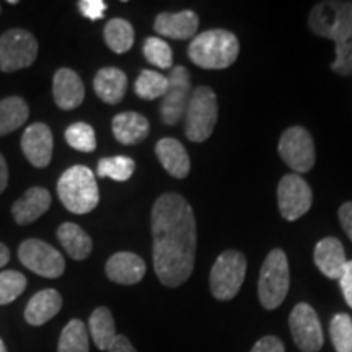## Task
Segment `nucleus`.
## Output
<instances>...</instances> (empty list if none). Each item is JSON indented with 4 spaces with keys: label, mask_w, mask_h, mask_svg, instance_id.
<instances>
[{
    "label": "nucleus",
    "mask_w": 352,
    "mask_h": 352,
    "mask_svg": "<svg viewBox=\"0 0 352 352\" xmlns=\"http://www.w3.org/2000/svg\"><path fill=\"white\" fill-rule=\"evenodd\" d=\"M57 239H59L60 245L65 250V253L76 261H83L90 256L91 250H94V243L88 233L78 227L77 223L65 222L57 228Z\"/></svg>",
    "instance_id": "b1692460"
},
{
    "label": "nucleus",
    "mask_w": 352,
    "mask_h": 352,
    "mask_svg": "<svg viewBox=\"0 0 352 352\" xmlns=\"http://www.w3.org/2000/svg\"><path fill=\"white\" fill-rule=\"evenodd\" d=\"M57 196L69 212L77 215L91 212L100 202L94 171L83 165L70 166L57 182Z\"/></svg>",
    "instance_id": "20e7f679"
},
{
    "label": "nucleus",
    "mask_w": 352,
    "mask_h": 352,
    "mask_svg": "<svg viewBox=\"0 0 352 352\" xmlns=\"http://www.w3.org/2000/svg\"><path fill=\"white\" fill-rule=\"evenodd\" d=\"M111 129L118 142L122 145H135L147 139L148 132H151V124L142 114L126 111L113 118Z\"/></svg>",
    "instance_id": "412c9836"
},
{
    "label": "nucleus",
    "mask_w": 352,
    "mask_h": 352,
    "mask_svg": "<svg viewBox=\"0 0 352 352\" xmlns=\"http://www.w3.org/2000/svg\"><path fill=\"white\" fill-rule=\"evenodd\" d=\"M153 270L165 287H179L191 277L197 232L191 204L182 195L165 192L152 206Z\"/></svg>",
    "instance_id": "f257e3e1"
},
{
    "label": "nucleus",
    "mask_w": 352,
    "mask_h": 352,
    "mask_svg": "<svg viewBox=\"0 0 352 352\" xmlns=\"http://www.w3.org/2000/svg\"><path fill=\"white\" fill-rule=\"evenodd\" d=\"M19 258L25 267L47 279H57L65 271L63 254L54 246L38 239L25 240L19 248Z\"/></svg>",
    "instance_id": "9d476101"
},
{
    "label": "nucleus",
    "mask_w": 352,
    "mask_h": 352,
    "mask_svg": "<svg viewBox=\"0 0 352 352\" xmlns=\"http://www.w3.org/2000/svg\"><path fill=\"white\" fill-rule=\"evenodd\" d=\"M8 261H10V250L3 243H0V267L6 266Z\"/></svg>",
    "instance_id": "a19ab883"
},
{
    "label": "nucleus",
    "mask_w": 352,
    "mask_h": 352,
    "mask_svg": "<svg viewBox=\"0 0 352 352\" xmlns=\"http://www.w3.org/2000/svg\"><path fill=\"white\" fill-rule=\"evenodd\" d=\"M340 285L342 289V294H344L347 305L352 308V261H347L344 272L340 277Z\"/></svg>",
    "instance_id": "e433bc0d"
},
{
    "label": "nucleus",
    "mask_w": 352,
    "mask_h": 352,
    "mask_svg": "<svg viewBox=\"0 0 352 352\" xmlns=\"http://www.w3.org/2000/svg\"><path fill=\"white\" fill-rule=\"evenodd\" d=\"M104 43L116 54H124L134 46L135 33L129 21L124 19H113L104 26Z\"/></svg>",
    "instance_id": "bb28decb"
},
{
    "label": "nucleus",
    "mask_w": 352,
    "mask_h": 352,
    "mask_svg": "<svg viewBox=\"0 0 352 352\" xmlns=\"http://www.w3.org/2000/svg\"><path fill=\"white\" fill-rule=\"evenodd\" d=\"M52 132L44 122H34L28 126L21 135V151L26 160L36 168H46L52 158Z\"/></svg>",
    "instance_id": "4468645a"
},
{
    "label": "nucleus",
    "mask_w": 352,
    "mask_h": 352,
    "mask_svg": "<svg viewBox=\"0 0 352 352\" xmlns=\"http://www.w3.org/2000/svg\"><path fill=\"white\" fill-rule=\"evenodd\" d=\"M246 276V258L236 250H227L215 259L210 270L209 285L217 300L227 302L236 297Z\"/></svg>",
    "instance_id": "0eeeda50"
},
{
    "label": "nucleus",
    "mask_w": 352,
    "mask_h": 352,
    "mask_svg": "<svg viewBox=\"0 0 352 352\" xmlns=\"http://www.w3.org/2000/svg\"><path fill=\"white\" fill-rule=\"evenodd\" d=\"M192 95L191 77L186 67L175 65L168 76V90L162 98L160 116L164 124L175 126L184 118Z\"/></svg>",
    "instance_id": "9b49d317"
},
{
    "label": "nucleus",
    "mask_w": 352,
    "mask_h": 352,
    "mask_svg": "<svg viewBox=\"0 0 352 352\" xmlns=\"http://www.w3.org/2000/svg\"><path fill=\"white\" fill-rule=\"evenodd\" d=\"M88 331L82 320H70L63 329L57 352H88Z\"/></svg>",
    "instance_id": "c85d7f7f"
},
{
    "label": "nucleus",
    "mask_w": 352,
    "mask_h": 352,
    "mask_svg": "<svg viewBox=\"0 0 352 352\" xmlns=\"http://www.w3.org/2000/svg\"><path fill=\"white\" fill-rule=\"evenodd\" d=\"M52 96L57 107L64 111L80 107L85 98V85L76 70L67 67L57 70L52 80Z\"/></svg>",
    "instance_id": "2eb2a0df"
},
{
    "label": "nucleus",
    "mask_w": 352,
    "mask_h": 352,
    "mask_svg": "<svg viewBox=\"0 0 352 352\" xmlns=\"http://www.w3.org/2000/svg\"><path fill=\"white\" fill-rule=\"evenodd\" d=\"M51 195L46 188H30L20 199L12 206V215L19 226H30L51 208Z\"/></svg>",
    "instance_id": "a211bd4d"
},
{
    "label": "nucleus",
    "mask_w": 352,
    "mask_h": 352,
    "mask_svg": "<svg viewBox=\"0 0 352 352\" xmlns=\"http://www.w3.org/2000/svg\"><path fill=\"white\" fill-rule=\"evenodd\" d=\"M166 90H168V77L155 70H142L134 83L135 95L142 100L164 98Z\"/></svg>",
    "instance_id": "cd10ccee"
},
{
    "label": "nucleus",
    "mask_w": 352,
    "mask_h": 352,
    "mask_svg": "<svg viewBox=\"0 0 352 352\" xmlns=\"http://www.w3.org/2000/svg\"><path fill=\"white\" fill-rule=\"evenodd\" d=\"M240 54V43L227 30H208L196 34L188 47L192 64L208 70H222L235 64Z\"/></svg>",
    "instance_id": "7ed1b4c3"
},
{
    "label": "nucleus",
    "mask_w": 352,
    "mask_h": 352,
    "mask_svg": "<svg viewBox=\"0 0 352 352\" xmlns=\"http://www.w3.org/2000/svg\"><path fill=\"white\" fill-rule=\"evenodd\" d=\"M290 285L287 254L276 248L264 259L258 280V298L266 310H276L285 300Z\"/></svg>",
    "instance_id": "39448f33"
},
{
    "label": "nucleus",
    "mask_w": 352,
    "mask_h": 352,
    "mask_svg": "<svg viewBox=\"0 0 352 352\" xmlns=\"http://www.w3.org/2000/svg\"><path fill=\"white\" fill-rule=\"evenodd\" d=\"M65 140L78 152H94L96 148V135L94 127L87 122H74L65 129Z\"/></svg>",
    "instance_id": "473e14b6"
},
{
    "label": "nucleus",
    "mask_w": 352,
    "mask_h": 352,
    "mask_svg": "<svg viewBox=\"0 0 352 352\" xmlns=\"http://www.w3.org/2000/svg\"><path fill=\"white\" fill-rule=\"evenodd\" d=\"M38 41L21 28L8 30L0 36V70L16 72L30 67L38 57Z\"/></svg>",
    "instance_id": "6e6552de"
},
{
    "label": "nucleus",
    "mask_w": 352,
    "mask_h": 352,
    "mask_svg": "<svg viewBox=\"0 0 352 352\" xmlns=\"http://www.w3.org/2000/svg\"><path fill=\"white\" fill-rule=\"evenodd\" d=\"M155 153L166 173L173 178L183 179L191 171V160H189L186 148L179 140L171 138L160 139L155 145Z\"/></svg>",
    "instance_id": "aec40b11"
},
{
    "label": "nucleus",
    "mask_w": 352,
    "mask_h": 352,
    "mask_svg": "<svg viewBox=\"0 0 352 352\" xmlns=\"http://www.w3.org/2000/svg\"><path fill=\"white\" fill-rule=\"evenodd\" d=\"M95 94L108 104L121 103L127 91V77L121 69L103 67L94 78Z\"/></svg>",
    "instance_id": "5701e85b"
},
{
    "label": "nucleus",
    "mask_w": 352,
    "mask_h": 352,
    "mask_svg": "<svg viewBox=\"0 0 352 352\" xmlns=\"http://www.w3.org/2000/svg\"><path fill=\"white\" fill-rule=\"evenodd\" d=\"M88 327H90L91 340L100 351H108L118 338L113 314L107 307L95 308L94 314L90 315Z\"/></svg>",
    "instance_id": "393cba45"
},
{
    "label": "nucleus",
    "mask_w": 352,
    "mask_h": 352,
    "mask_svg": "<svg viewBox=\"0 0 352 352\" xmlns=\"http://www.w3.org/2000/svg\"><path fill=\"white\" fill-rule=\"evenodd\" d=\"M135 171V162L131 157L118 155L101 158L96 173L101 178H111L114 182H127Z\"/></svg>",
    "instance_id": "c756f323"
},
{
    "label": "nucleus",
    "mask_w": 352,
    "mask_h": 352,
    "mask_svg": "<svg viewBox=\"0 0 352 352\" xmlns=\"http://www.w3.org/2000/svg\"><path fill=\"white\" fill-rule=\"evenodd\" d=\"M279 155L297 173H307L315 165L314 138L305 127L292 126L283 132L279 139Z\"/></svg>",
    "instance_id": "1a4fd4ad"
},
{
    "label": "nucleus",
    "mask_w": 352,
    "mask_h": 352,
    "mask_svg": "<svg viewBox=\"0 0 352 352\" xmlns=\"http://www.w3.org/2000/svg\"><path fill=\"white\" fill-rule=\"evenodd\" d=\"M63 308V297L56 289H44L30 298L25 308V320L32 327H41L59 314Z\"/></svg>",
    "instance_id": "4be33fe9"
},
{
    "label": "nucleus",
    "mask_w": 352,
    "mask_h": 352,
    "mask_svg": "<svg viewBox=\"0 0 352 352\" xmlns=\"http://www.w3.org/2000/svg\"><path fill=\"white\" fill-rule=\"evenodd\" d=\"M30 116V108L20 96L0 100V138L20 129Z\"/></svg>",
    "instance_id": "a878e982"
},
{
    "label": "nucleus",
    "mask_w": 352,
    "mask_h": 352,
    "mask_svg": "<svg viewBox=\"0 0 352 352\" xmlns=\"http://www.w3.org/2000/svg\"><path fill=\"white\" fill-rule=\"evenodd\" d=\"M153 28L162 36L183 41V39L196 36L197 28H199V16L192 10H183L178 13L162 12L160 15H157Z\"/></svg>",
    "instance_id": "f3484780"
},
{
    "label": "nucleus",
    "mask_w": 352,
    "mask_h": 352,
    "mask_svg": "<svg viewBox=\"0 0 352 352\" xmlns=\"http://www.w3.org/2000/svg\"><path fill=\"white\" fill-rule=\"evenodd\" d=\"M144 56L147 63L158 69H173V51L162 38L151 36L145 39Z\"/></svg>",
    "instance_id": "7c9ffc66"
},
{
    "label": "nucleus",
    "mask_w": 352,
    "mask_h": 352,
    "mask_svg": "<svg viewBox=\"0 0 352 352\" xmlns=\"http://www.w3.org/2000/svg\"><path fill=\"white\" fill-rule=\"evenodd\" d=\"M314 195L308 183L300 175L290 173L283 176L277 186V204L280 215L289 222L300 219L311 208Z\"/></svg>",
    "instance_id": "f8f14e48"
},
{
    "label": "nucleus",
    "mask_w": 352,
    "mask_h": 352,
    "mask_svg": "<svg viewBox=\"0 0 352 352\" xmlns=\"http://www.w3.org/2000/svg\"><path fill=\"white\" fill-rule=\"evenodd\" d=\"M217 95L210 87H197L192 90L188 109L184 113V132L191 142H204L212 135L217 124Z\"/></svg>",
    "instance_id": "423d86ee"
},
{
    "label": "nucleus",
    "mask_w": 352,
    "mask_h": 352,
    "mask_svg": "<svg viewBox=\"0 0 352 352\" xmlns=\"http://www.w3.org/2000/svg\"><path fill=\"white\" fill-rule=\"evenodd\" d=\"M314 259L316 267L324 276L334 280H340L347 264L344 246H342L340 240L334 239V236H327V239L320 240L316 243Z\"/></svg>",
    "instance_id": "6ab92c4d"
},
{
    "label": "nucleus",
    "mask_w": 352,
    "mask_h": 352,
    "mask_svg": "<svg viewBox=\"0 0 352 352\" xmlns=\"http://www.w3.org/2000/svg\"><path fill=\"white\" fill-rule=\"evenodd\" d=\"M77 6L82 15L91 21L103 19L108 8L107 2H103V0H80Z\"/></svg>",
    "instance_id": "f704fd0d"
},
{
    "label": "nucleus",
    "mask_w": 352,
    "mask_h": 352,
    "mask_svg": "<svg viewBox=\"0 0 352 352\" xmlns=\"http://www.w3.org/2000/svg\"><path fill=\"white\" fill-rule=\"evenodd\" d=\"M104 271H107L108 279L111 283L121 285H134L144 279L147 266H145L144 259L135 253L120 252L114 253L108 259Z\"/></svg>",
    "instance_id": "dca6fc26"
},
{
    "label": "nucleus",
    "mask_w": 352,
    "mask_h": 352,
    "mask_svg": "<svg viewBox=\"0 0 352 352\" xmlns=\"http://www.w3.org/2000/svg\"><path fill=\"white\" fill-rule=\"evenodd\" d=\"M308 26L318 36L336 43L333 72L352 76V2L324 0L316 3L308 16Z\"/></svg>",
    "instance_id": "f03ea898"
},
{
    "label": "nucleus",
    "mask_w": 352,
    "mask_h": 352,
    "mask_svg": "<svg viewBox=\"0 0 352 352\" xmlns=\"http://www.w3.org/2000/svg\"><path fill=\"white\" fill-rule=\"evenodd\" d=\"M329 336L336 352H352V318L346 314L333 316Z\"/></svg>",
    "instance_id": "2f4dec72"
},
{
    "label": "nucleus",
    "mask_w": 352,
    "mask_h": 352,
    "mask_svg": "<svg viewBox=\"0 0 352 352\" xmlns=\"http://www.w3.org/2000/svg\"><path fill=\"white\" fill-rule=\"evenodd\" d=\"M338 217H340L342 230L346 232V235L352 241V201L344 202L341 206L340 210H338Z\"/></svg>",
    "instance_id": "4c0bfd02"
},
{
    "label": "nucleus",
    "mask_w": 352,
    "mask_h": 352,
    "mask_svg": "<svg viewBox=\"0 0 352 352\" xmlns=\"http://www.w3.org/2000/svg\"><path fill=\"white\" fill-rule=\"evenodd\" d=\"M289 327L294 342L302 352H318L323 347V329L318 315L308 303L302 302L294 307L289 316Z\"/></svg>",
    "instance_id": "ddd939ff"
},
{
    "label": "nucleus",
    "mask_w": 352,
    "mask_h": 352,
    "mask_svg": "<svg viewBox=\"0 0 352 352\" xmlns=\"http://www.w3.org/2000/svg\"><path fill=\"white\" fill-rule=\"evenodd\" d=\"M8 184V166L6 158H3L2 153H0V195L6 191Z\"/></svg>",
    "instance_id": "ea45409f"
},
{
    "label": "nucleus",
    "mask_w": 352,
    "mask_h": 352,
    "mask_svg": "<svg viewBox=\"0 0 352 352\" xmlns=\"http://www.w3.org/2000/svg\"><path fill=\"white\" fill-rule=\"evenodd\" d=\"M0 352H7V347H6V344H3L2 338H0Z\"/></svg>",
    "instance_id": "79ce46f5"
},
{
    "label": "nucleus",
    "mask_w": 352,
    "mask_h": 352,
    "mask_svg": "<svg viewBox=\"0 0 352 352\" xmlns=\"http://www.w3.org/2000/svg\"><path fill=\"white\" fill-rule=\"evenodd\" d=\"M252 352H285L284 342L276 336H264L256 341Z\"/></svg>",
    "instance_id": "c9c22d12"
},
{
    "label": "nucleus",
    "mask_w": 352,
    "mask_h": 352,
    "mask_svg": "<svg viewBox=\"0 0 352 352\" xmlns=\"http://www.w3.org/2000/svg\"><path fill=\"white\" fill-rule=\"evenodd\" d=\"M108 352H138V351H135V347L132 346V342L127 340L126 336L118 334V338L114 340L113 346L109 347Z\"/></svg>",
    "instance_id": "58836bf2"
},
{
    "label": "nucleus",
    "mask_w": 352,
    "mask_h": 352,
    "mask_svg": "<svg viewBox=\"0 0 352 352\" xmlns=\"http://www.w3.org/2000/svg\"><path fill=\"white\" fill-rule=\"evenodd\" d=\"M26 277L19 271L0 272V305L16 300L26 289Z\"/></svg>",
    "instance_id": "72a5a7b5"
}]
</instances>
